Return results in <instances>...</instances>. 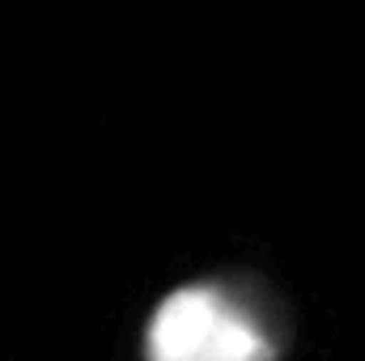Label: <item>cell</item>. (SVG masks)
<instances>
[{
  "mask_svg": "<svg viewBox=\"0 0 365 361\" xmlns=\"http://www.w3.org/2000/svg\"><path fill=\"white\" fill-rule=\"evenodd\" d=\"M145 361H276L264 327L212 285L166 293L145 327Z\"/></svg>",
  "mask_w": 365,
  "mask_h": 361,
  "instance_id": "cell-1",
  "label": "cell"
}]
</instances>
